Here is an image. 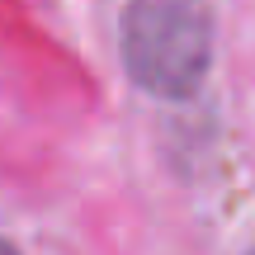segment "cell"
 I'll list each match as a JSON object with an SVG mask.
<instances>
[{
	"instance_id": "6da1fadb",
	"label": "cell",
	"mask_w": 255,
	"mask_h": 255,
	"mask_svg": "<svg viewBox=\"0 0 255 255\" xmlns=\"http://www.w3.org/2000/svg\"><path fill=\"white\" fill-rule=\"evenodd\" d=\"M213 57V19L203 0H132L123 9V62L142 90L184 100Z\"/></svg>"
},
{
	"instance_id": "3957f363",
	"label": "cell",
	"mask_w": 255,
	"mask_h": 255,
	"mask_svg": "<svg viewBox=\"0 0 255 255\" xmlns=\"http://www.w3.org/2000/svg\"><path fill=\"white\" fill-rule=\"evenodd\" d=\"M251 255H255V251H251Z\"/></svg>"
},
{
	"instance_id": "7a4b0ae2",
	"label": "cell",
	"mask_w": 255,
	"mask_h": 255,
	"mask_svg": "<svg viewBox=\"0 0 255 255\" xmlns=\"http://www.w3.org/2000/svg\"><path fill=\"white\" fill-rule=\"evenodd\" d=\"M0 255H14V246H5V241H0Z\"/></svg>"
}]
</instances>
